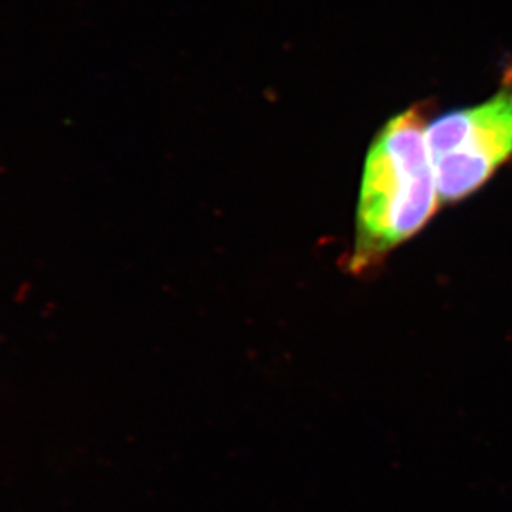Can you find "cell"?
<instances>
[{
	"instance_id": "cell-1",
	"label": "cell",
	"mask_w": 512,
	"mask_h": 512,
	"mask_svg": "<svg viewBox=\"0 0 512 512\" xmlns=\"http://www.w3.org/2000/svg\"><path fill=\"white\" fill-rule=\"evenodd\" d=\"M428 120L416 105L376 133L366 155L356 207L353 275H366L416 237L441 205L426 138Z\"/></svg>"
},
{
	"instance_id": "cell-2",
	"label": "cell",
	"mask_w": 512,
	"mask_h": 512,
	"mask_svg": "<svg viewBox=\"0 0 512 512\" xmlns=\"http://www.w3.org/2000/svg\"><path fill=\"white\" fill-rule=\"evenodd\" d=\"M426 138L441 203L478 192L512 158V70L493 97L429 120Z\"/></svg>"
}]
</instances>
